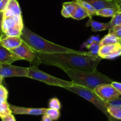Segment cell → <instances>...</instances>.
<instances>
[{"mask_svg": "<svg viewBox=\"0 0 121 121\" xmlns=\"http://www.w3.org/2000/svg\"><path fill=\"white\" fill-rule=\"evenodd\" d=\"M39 63L52 65L61 69L93 72L102 58L90 52L83 53H43L35 52Z\"/></svg>", "mask_w": 121, "mask_h": 121, "instance_id": "cell-1", "label": "cell"}, {"mask_svg": "<svg viewBox=\"0 0 121 121\" xmlns=\"http://www.w3.org/2000/svg\"><path fill=\"white\" fill-rule=\"evenodd\" d=\"M21 38L26 43L34 52L43 53H83V51H78L72 48H67L53 43L43 39L34 32L24 26L22 31Z\"/></svg>", "mask_w": 121, "mask_h": 121, "instance_id": "cell-2", "label": "cell"}, {"mask_svg": "<svg viewBox=\"0 0 121 121\" xmlns=\"http://www.w3.org/2000/svg\"><path fill=\"white\" fill-rule=\"evenodd\" d=\"M69 76L71 81L75 85H80L94 90L97 86L104 84H111L113 80L105 74L100 73L98 70L93 72L63 69Z\"/></svg>", "mask_w": 121, "mask_h": 121, "instance_id": "cell-3", "label": "cell"}, {"mask_svg": "<svg viewBox=\"0 0 121 121\" xmlns=\"http://www.w3.org/2000/svg\"><path fill=\"white\" fill-rule=\"evenodd\" d=\"M65 89L78 95L82 98H84L92 103L97 108L99 109L103 113H105L107 116L108 118H109V119L111 120V117L109 115L107 111V107H106L107 102H105V100L102 99L96 93L94 90H92L87 87L77 85H74L73 86L67 87Z\"/></svg>", "mask_w": 121, "mask_h": 121, "instance_id": "cell-4", "label": "cell"}, {"mask_svg": "<svg viewBox=\"0 0 121 121\" xmlns=\"http://www.w3.org/2000/svg\"><path fill=\"white\" fill-rule=\"evenodd\" d=\"M27 78L42 82L47 85L60 86L65 89L67 87H70L75 85L72 81L63 80L47 74L40 70L36 66H33V65L28 67V73Z\"/></svg>", "mask_w": 121, "mask_h": 121, "instance_id": "cell-5", "label": "cell"}, {"mask_svg": "<svg viewBox=\"0 0 121 121\" xmlns=\"http://www.w3.org/2000/svg\"><path fill=\"white\" fill-rule=\"evenodd\" d=\"M28 67H20L11 64H0V75L4 78L27 77Z\"/></svg>", "mask_w": 121, "mask_h": 121, "instance_id": "cell-6", "label": "cell"}, {"mask_svg": "<svg viewBox=\"0 0 121 121\" xmlns=\"http://www.w3.org/2000/svg\"><path fill=\"white\" fill-rule=\"evenodd\" d=\"M94 91L105 102H111L120 98L121 95L111 84H104L95 87Z\"/></svg>", "mask_w": 121, "mask_h": 121, "instance_id": "cell-7", "label": "cell"}, {"mask_svg": "<svg viewBox=\"0 0 121 121\" xmlns=\"http://www.w3.org/2000/svg\"><path fill=\"white\" fill-rule=\"evenodd\" d=\"M11 50L13 51L17 56L21 58L22 60H27L30 63H33L34 61H36L37 63L38 62L35 53L23 40L20 46Z\"/></svg>", "mask_w": 121, "mask_h": 121, "instance_id": "cell-8", "label": "cell"}, {"mask_svg": "<svg viewBox=\"0 0 121 121\" xmlns=\"http://www.w3.org/2000/svg\"><path fill=\"white\" fill-rule=\"evenodd\" d=\"M98 56L104 59L112 60L121 56V45L120 43L100 46Z\"/></svg>", "mask_w": 121, "mask_h": 121, "instance_id": "cell-9", "label": "cell"}, {"mask_svg": "<svg viewBox=\"0 0 121 121\" xmlns=\"http://www.w3.org/2000/svg\"><path fill=\"white\" fill-rule=\"evenodd\" d=\"M12 113L15 115H41L46 113L47 108H33L9 105Z\"/></svg>", "mask_w": 121, "mask_h": 121, "instance_id": "cell-10", "label": "cell"}, {"mask_svg": "<svg viewBox=\"0 0 121 121\" xmlns=\"http://www.w3.org/2000/svg\"><path fill=\"white\" fill-rule=\"evenodd\" d=\"M21 60L13 51L0 44V64H12L17 60Z\"/></svg>", "mask_w": 121, "mask_h": 121, "instance_id": "cell-11", "label": "cell"}, {"mask_svg": "<svg viewBox=\"0 0 121 121\" xmlns=\"http://www.w3.org/2000/svg\"><path fill=\"white\" fill-rule=\"evenodd\" d=\"M17 26H24L22 21V16L3 17L2 31L4 33H5L8 30Z\"/></svg>", "mask_w": 121, "mask_h": 121, "instance_id": "cell-12", "label": "cell"}, {"mask_svg": "<svg viewBox=\"0 0 121 121\" xmlns=\"http://www.w3.org/2000/svg\"><path fill=\"white\" fill-rule=\"evenodd\" d=\"M22 42V39L21 37L5 36L2 35L0 39V44L9 50L16 48L20 46Z\"/></svg>", "mask_w": 121, "mask_h": 121, "instance_id": "cell-13", "label": "cell"}, {"mask_svg": "<svg viewBox=\"0 0 121 121\" xmlns=\"http://www.w3.org/2000/svg\"><path fill=\"white\" fill-rule=\"evenodd\" d=\"M3 14L4 17L22 16L21 8L18 1L17 0H9Z\"/></svg>", "mask_w": 121, "mask_h": 121, "instance_id": "cell-14", "label": "cell"}, {"mask_svg": "<svg viewBox=\"0 0 121 121\" xmlns=\"http://www.w3.org/2000/svg\"><path fill=\"white\" fill-rule=\"evenodd\" d=\"M88 2L96 11L110 7H117L115 0H83Z\"/></svg>", "mask_w": 121, "mask_h": 121, "instance_id": "cell-15", "label": "cell"}, {"mask_svg": "<svg viewBox=\"0 0 121 121\" xmlns=\"http://www.w3.org/2000/svg\"><path fill=\"white\" fill-rule=\"evenodd\" d=\"M86 27H91L92 31L93 32L102 31L108 30V22H98V21L93 20L92 18H89V20L86 24Z\"/></svg>", "mask_w": 121, "mask_h": 121, "instance_id": "cell-16", "label": "cell"}, {"mask_svg": "<svg viewBox=\"0 0 121 121\" xmlns=\"http://www.w3.org/2000/svg\"><path fill=\"white\" fill-rule=\"evenodd\" d=\"M76 8V3L73 1L72 2H66L63 4V8L61 14L65 18H71Z\"/></svg>", "mask_w": 121, "mask_h": 121, "instance_id": "cell-17", "label": "cell"}, {"mask_svg": "<svg viewBox=\"0 0 121 121\" xmlns=\"http://www.w3.org/2000/svg\"><path fill=\"white\" fill-rule=\"evenodd\" d=\"M76 3V8L71 18L77 20H80L85 18L89 17V15L87 11L79 4H78L77 2Z\"/></svg>", "mask_w": 121, "mask_h": 121, "instance_id": "cell-18", "label": "cell"}, {"mask_svg": "<svg viewBox=\"0 0 121 121\" xmlns=\"http://www.w3.org/2000/svg\"><path fill=\"white\" fill-rule=\"evenodd\" d=\"M106 107L108 113L112 118L118 120H121V106L111 105L107 102Z\"/></svg>", "mask_w": 121, "mask_h": 121, "instance_id": "cell-19", "label": "cell"}, {"mask_svg": "<svg viewBox=\"0 0 121 121\" xmlns=\"http://www.w3.org/2000/svg\"><path fill=\"white\" fill-rule=\"evenodd\" d=\"M119 41H120V39L111 33H108L99 41V44L100 46H103L119 43Z\"/></svg>", "mask_w": 121, "mask_h": 121, "instance_id": "cell-20", "label": "cell"}, {"mask_svg": "<svg viewBox=\"0 0 121 121\" xmlns=\"http://www.w3.org/2000/svg\"><path fill=\"white\" fill-rule=\"evenodd\" d=\"M117 11H118L117 7L105 8L96 11V15L104 17H112Z\"/></svg>", "mask_w": 121, "mask_h": 121, "instance_id": "cell-21", "label": "cell"}, {"mask_svg": "<svg viewBox=\"0 0 121 121\" xmlns=\"http://www.w3.org/2000/svg\"><path fill=\"white\" fill-rule=\"evenodd\" d=\"M73 1H75L79 5L82 6L87 11L89 15V18H92V17L94 15H96V10L88 2L83 1V0H73Z\"/></svg>", "mask_w": 121, "mask_h": 121, "instance_id": "cell-22", "label": "cell"}, {"mask_svg": "<svg viewBox=\"0 0 121 121\" xmlns=\"http://www.w3.org/2000/svg\"><path fill=\"white\" fill-rule=\"evenodd\" d=\"M24 27L22 26H17L14 28H11L8 31L4 33L3 35L5 36H12V37H20L22 34V31Z\"/></svg>", "mask_w": 121, "mask_h": 121, "instance_id": "cell-23", "label": "cell"}, {"mask_svg": "<svg viewBox=\"0 0 121 121\" xmlns=\"http://www.w3.org/2000/svg\"><path fill=\"white\" fill-rule=\"evenodd\" d=\"M121 25V12L117 11L108 22V30L114 26Z\"/></svg>", "mask_w": 121, "mask_h": 121, "instance_id": "cell-24", "label": "cell"}, {"mask_svg": "<svg viewBox=\"0 0 121 121\" xmlns=\"http://www.w3.org/2000/svg\"><path fill=\"white\" fill-rule=\"evenodd\" d=\"M12 113L9 104L7 102L0 104V118Z\"/></svg>", "mask_w": 121, "mask_h": 121, "instance_id": "cell-25", "label": "cell"}, {"mask_svg": "<svg viewBox=\"0 0 121 121\" xmlns=\"http://www.w3.org/2000/svg\"><path fill=\"white\" fill-rule=\"evenodd\" d=\"M100 47V46L99 42L93 41L92 43L87 45V48L88 49L89 52H90L95 56H98V52H99Z\"/></svg>", "mask_w": 121, "mask_h": 121, "instance_id": "cell-26", "label": "cell"}, {"mask_svg": "<svg viewBox=\"0 0 121 121\" xmlns=\"http://www.w3.org/2000/svg\"><path fill=\"white\" fill-rule=\"evenodd\" d=\"M53 121H57L60 117V112L59 110L52 108H47L46 113Z\"/></svg>", "mask_w": 121, "mask_h": 121, "instance_id": "cell-27", "label": "cell"}, {"mask_svg": "<svg viewBox=\"0 0 121 121\" xmlns=\"http://www.w3.org/2000/svg\"><path fill=\"white\" fill-rule=\"evenodd\" d=\"M48 106L49 108L54 109L60 110L61 108V104L60 101L57 98H53L50 99L49 102H48Z\"/></svg>", "mask_w": 121, "mask_h": 121, "instance_id": "cell-28", "label": "cell"}, {"mask_svg": "<svg viewBox=\"0 0 121 121\" xmlns=\"http://www.w3.org/2000/svg\"><path fill=\"white\" fill-rule=\"evenodd\" d=\"M109 33L113 34L119 39H121V25L114 26L112 28L109 30Z\"/></svg>", "mask_w": 121, "mask_h": 121, "instance_id": "cell-29", "label": "cell"}, {"mask_svg": "<svg viewBox=\"0 0 121 121\" xmlns=\"http://www.w3.org/2000/svg\"><path fill=\"white\" fill-rule=\"evenodd\" d=\"M8 92L7 89L2 85L0 86V96L5 97V98H8Z\"/></svg>", "mask_w": 121, "mask_h": 121, "instance_id": "cell-30", "label": "cell"}, {"mask_svg": "<svg viewBox=\"0 0 121 121\" xmlns=\"http://www.w3.org/2000/svg\"><path fill=\"white\" fill-rule=\"evenodd\" d=\"M9 0H0V12H3L8 5Z\"/></svg>", "mask_w": 121, "mask_h": 121, "instance_id": "cell-31", "label": "cell"}, {"mask_svg": "<svg viewBox=\"0 0 121 121\" xmlns=\"http://www.w3.org/2000/svg\"><path fill=\"white\" fill-rule=\"evenodd\" d=\"M1 119L2 121H16L15 117L13 115V113H11L8 115L2 117V118H1Z\"/></svg>", "mask_w": 121, "mask_h": 121, "instance_id": "cell-32", "label": "cell"}, {"mask_svg": "<svg viewBox=\"0 0 121 121\" xmlns=\"http://www.w3.org/2000/svg\"><path fill=\"white\" fill-rule=\"evenodd\" d=\"M111 85L115 87L116 90L121 95V83L117 82H112Z\"/></svg>", "mask_w": 121, "mask_h": 121, "instance_id": "cell-33", "label": "cell"}, {"mask_svg": "<svg viewBox=\"0 0 121 121\" xmlns=\"http://www.w3.org/2000/svg\"><path fill=\"white\" fill-rule=\"evenodd\" d=\"M4 14L3 12H0V39L3 35L4 33L2 31V20H3Z\"/></svg>", "mask_w": 121, "mask_h": 121, "instance_id": "cell-34", "label": "cell"}, {"mask_svg": "<svg viewBox=\"0 0 121 121\" xmlns=\"http://www.w3.org/2000/svg\"><path fill=\"white\" fill-rule=\"evenodd\" d=\"M41 121H53V120L48 115H47L46 114H44L43 115Z\"/></svg>", "mask_w": 121, "mask_h": 121, "instance_id": "cell-35", "label": "cell"}, {"mask_svg": "<svg viewBox=\"0 0 121 121\" xmlns=\"http://www.w3.org/2000/svg\"><path fill=\"white\" fill-rule=\"evenodd\" d=\"M118 11L121 12V0H115Z\"/></svg>", "mask_w": 121, "mask_h": 121, "instance_id": "cell-36", "label": "cell"}, {"mask_svg": "<svg viewBox=\"0 0 121 121\" xmlns=\"http://www.w3.org/2000/svg\"><path fill=\"white\" fill-rule=\"evenodd\" d=\"M7 98H5V97L0 96V104H2V103L7 102Z\"/></svg>", "mask_w": 121, "mask_h": 121, "instance_id": "cell-37", "label": "cell"}, {"mask_svg": "<svg viewBox=\"0 0 121 121\" xmlns=\"http://www.w3.org/2000/svg\"><path fill=\"white\" fill-rule=\"evenodd\" d=\"M3 79H4L3 77L1 76L0 75V86L2 85V80H3Z\"/></svg>", "mask_w": 121, "mask_h": 121, "instance_id": "cell-38", "label": "cell"}, {"mask_svg": "<svg viewBox=\"0 0 121 121\" xmlns=\"http://www.w3.org/2000/svg\"><path fill=\"white\" fill-rule=\"evenodd\" d=\"M119 43H120V44L121 45V39H120V41H119Z\"/></svg>", "mask_w": 121, "mask_h": 121, "instance_id": "cell-39", "label": "cell"}, {"mask_svg": "<svg viewBox=\"0 0 121 121\" xmlns=\"http://www.w3.org/2000/svg\"></svg>", "mask_w": 121, "mask_h": 121, "instance_id": "cell-40", "label": "cell"}]
</instances>
